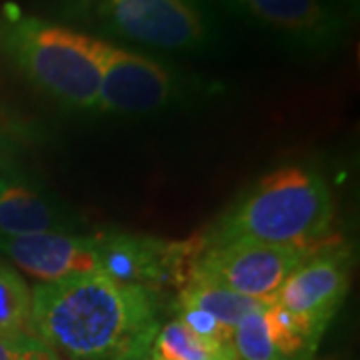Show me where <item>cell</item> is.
<instances>
[{
    "mask_svg": "<svg viewBox=\"0 0 360 360\" xmlns=\"http://www.w3.org/2000/svg\"><path fill=\"white\" fill-rule=\"evenodd\" d=\"M0 250L22 272L42 283L98 269L92 238L68 232H40L16 238L0 236Z\"/></svg>",
    "mask_w": 360,
    "mask_h": 360,
    "instance_id": "10",
    "label": "cell"
},
{
    "mask_svg": "<svg viewBox=\"0 0 360 360\" xmlns=\"http://www.w3.org/2000/svg\"><path fill=\"white\" fill-rule=\"evenodd\" d=\"M348 262L345 257L307 258L276 290L274 300L304 321L321 336L324 326L335 316L350 286Z\"/></svg>",
    "mask_w": 360,
    "mask_h": 360,
    "instance_id": "9",
    "label": "cell"
},
{
    "mask_svg": "<svg viewBox=\"0 0 360 360\" xmlns=\"http://www.w3.org/2000/svg\"><path fill=\"white\" fill-rule=\"evenodd\" d=\"M90 56L101 72L96 108L115 115H148L167 108L180 96L184 80L167 65L86 34Z\"/></svg>",
    "mask_w": 360,
    "mask_h": 360,
    "instance_id": "5",
    "label": "cell"
},
{
    "mask_svg": "<svg viewBox=\"0 0 360 360\" xmlns=\"http://www.w3.org/2000/svg\"><path fill=\"white\" fill-rule=\"evenodd\" d=\"M0 60L72 108H96L101 72L86 34L14 8L0 11Z\"/></svg>",
    "mask_w": 360,
    "mask_h": 360,
    "instance_id": "3",
    "label": "cell"
},
{
    "mask_svg": "<svg viewBox=\"0 0 360 360\" xmlns=\"http://www.w3.org/2000/svg\"><path fill=\"white\" fill-rule=\"evenodd\" d=\"M58 210L40 194L16 182H0V236L16 238L60 229Z\"/></svg>",
    "mask_w": 360,
    "mask_h": 360,
    "instance_id": "11",
    "label": "cell"
},
{
    "mask_svg": "<svg viewBox=\"0 0 360 360\" xmlns=\"http://www.w3.org/2000/svg\"><path fill=\"white\" fill-rule=\"evenodd\" d=\"M179 321L182 322L186 328H191L194 335L202 336L206 340L224 342V345H229L232 340V330H234V328L224 326L222 322H219L217 319H212L210 314H206L202 310L179 309Z\"/></svg>",
    "mask_w": 360,
    "mask_h": 360,
    "instance_id": "16",
    "label": "cell"
},
{
    "mask_svg": "<svg viewBox=\"0 0 360 360\" xmlns=\"http://www.w3.org/2000/svg\"><path fill=\"white\" fill-rule=\"evenodd\" d=\"M58 8L92 37L155 51L200 52L217 37L202 0H58Z\"/></svg>",
    "mask_w": 360,
    "mask_h": 360,
    "instance_id": "4",
    "label": "cell"
},
{
    "mask_svg": "<svg viewBox=\"0 0 360 360\" xmlns=\"http://www.w3.org/2000/svg\"><path fill=\"white\" fill-rule=\"evenodd\" d=\"M270 302H274V296L255 298V296L238 295L224 286L206 283L194 276L180 286L179 292V309L202 310L229 328H234L248 314L266 309Z\"/></svg>",
    "mask_w": 360,
    "mask_h": 360,
    "instance_id": "12",
    "label": "cell"
},
{
    "mask_svg": "<svg viewBox=\"0 0 360 360\" xmlns=\"http://www.w3.org/2000/svg\"><path fill=\"white\" fill-rule=\"evenodd\" d=\"M30 312L32 288H28L16 270L0 260V336H32Z\"/></svg>",
    "mask_w": 360,
    "mask_h": 360,
    "instance_id": "14",
    "label": "cell"
},
{
    "mask_svg": "<svg viewBox=\"0 0 360 360\" xmlns=\"http://www.w3.org/2000/svg\"><path fill=\"white\" fill-rule=\"evenodd\" d=\"M324 2L330 11H335L338 16H342L348 25L352 26V22L359 18L360 11V0H321Z\"/></svg>",
    "mask_w": 360,
    "mask_h": 360,
    "instance_id": "18",
    "label": "cell"
},
{
    "mask_svg": "<svg viewBox=\"0 0 360 360\" xmlns=\"http://www.w3.org/2000/svg\"><path fill=\"white\" fill-rule=\"evenodd\" d=\"M276 360H312L310 354H302V356H292V359H276Z\"/></svg>",
    "mask_w": 360,
    "mask_h": 360,
    "instance_id": "19",
    "label": "cell"
},
{
    "mask_svg": "<svg viewBox=\"0 0 360 360\" xmlns=\"http://www.w3.org/2000/svg\"><path fill=\"white\" fill-rule=\"evenodd\" d=\"M44 345H40L37 338H13V336H0V360H54Z\"/></svg>",
    "mask_w": 360,
    "mask_h": 360,
    "instance_id": "17",
    "label": "cell"
},
{
    "mask_svg": "<svg viewBox=\"0 0 360 360\" xmlns=\"http://www.w3.org/2000/svg\"><path fill=\"white\" fill-rule=\"evenodd\" d=\"M232 13L270 32L284 49L304 58L335 54L350 25L321 0H220Z\"/></svg>",
    "mask_w": 360,
    "mask_h": 360,
    "instance_id": "6",
    "label": "cell"
},
{
    "mask_svg": "<svg viewBox=\"0 0 360 360\" xmlns=\"http://www.w3.org/2000/svg\"><path fill=\"white\" fill-rule=\"evenodd\" d=\"M54 360H60V359H54Z\"/></svg>",
    "mask_w": 360,
    "mask_h": 360,
    "instance_id": "21",
    "label": "cell"
},
{
    "mask_svg": "<svg viewBox=\"0 0 360 360\" xmlns=\"http://www.w3.org/2000/svg\"><path fill=\"white\" fill-rule=\"evenodd\" d=\"M98 269L116 281L139 284L150 290L167 281H179L184 264L198 257V245L167 243L134 234H103L92 236Z\"/></svg>",
    "mask_w": 360,
    "mask_h": 360,
    "instance_id": "8",
    "label": "cell"
},
{
    "mask_svg": "<svg viewBox=\"0 0 360 360\" xmlns=\"http://www.w3.org/2000/svg\"><path fill=\"white\" fill-rule=\"evenodd\" d=\"M335 219L333 193L316 170L284 167L255 184L220 220L206 246L260 243L310 248Z\"/></svg>",
    "mask_w": 360,
    "mask_h": 360,
    "instance_id": "2",
    "label": "cell"
},
{
    "mask_svg": "<svg viewBox=\"0 0 360 360\" xmlns=\"http://www.w3.org/2000/svg\"><path fill=\"white\" fill-rule=\"evenodd\" d=\"M264 310L248 314L232 330V348L238 360H276L281 359L272 347Z\"/></svg>",
    "mask_w": 360,
    "mask_h": 360,
    "instance_id": "15",
    "label": "cell"
},
{
    "mask_svg": "<svg viewBox=\"0 0 360 360\" xmlns=\"http://www.w3.org/2000/svg\"><path fill=\"white\" fill-rule=\"evenodd\" d=\"M153 359L165 360H238L232 342H214L202 336L194 335L182 322L176 321L165 324L155 342H153Z\"/></svg>",
    "mask_w": 360,
    "mask_h": 360,
    "instance_id": "13",
    "label": "cell"
},
{
    "mask_svg": "<svg viewBox=\"0 0 360 360\" xmlns=\"http://www.w3.org/2000/svg\"><path fill=\"white\" fill-rule=\"evenodd\" d=\"M30 330L60 360H144L160 324L148 288L94 269L37 284Z\"/></svg>",
    "mask_w": 360,
    "mask_h": 360,
    "instance_id": "1",
    "label": "cell"
},
{
    "mask_svg": "<svg viewBox=\"0 0 360 360\" xmlns=\"http://www.w3.org/2000/svg\"><path fill=\"white\" fill-rule=\"evenodd\" d=\"M153 360H165V359H153Z\"/></svg>",
    "mask_w": 360,
    "mask_h": 360,
    "instance_id": "20",
    "label": "cell"
},
{
    "mask_svg": "<svg viewBox=\"0 0 360 360\" xmlns=\"http://www.w3.org/2000/svg\"><path fill=\"white\" fill-rule=\"evenodd\" d=\"M309 257V248L298 246L224 243L208 246L200 252L194 260L191 276L238 295L272 298L288 274Z\"/></svg>",
    "mask_w": 360,
    "mask_h": 360,
    "instance_id": "7",
    "label": "cell"
}]
</instances>
